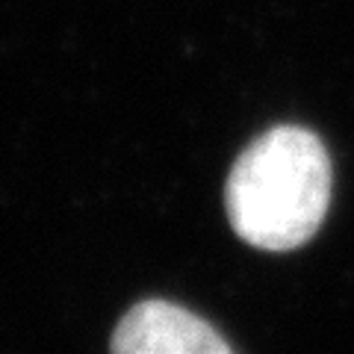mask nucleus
<instances>
[{"instance_id": "obj_1", "label": "nucleus", "mask_w": 354, "mask_h": 354, "mask_svg": "<svg viewBox=\"0 0 354 354\" xmlns=\"http://www.w3.org/2000/svg\"><path fill=\"white\" fill-rule=\"evenodd\" d=\"M234 234L263 251L304 245L330 204V157L316 133L266 130L236 157L225 189Z\"/></svg>"}, {"instance_id": "obj_2", "label": "nucleus", "mask_w": 354, "mask_h": 354, "mask_svg": "<svg viewBox=\"0 0 354 354\" xmlns=\"http://www.w3.org/2000/svg\"><path fill=\"white\" fill-rule=\"evenodd\" d=\"M113 354H234L201 316L171 301H142L113 334Z\"/></svg>"}]
</instances>
